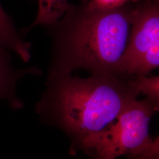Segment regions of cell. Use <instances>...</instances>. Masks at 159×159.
Returning a JSON list of instances; mask_svg holds the SVG:
<instances>
[{
  "instance_id": "4",
  "label": "cell",
  "mask_w": 159,
  "mask_h": 159,
  "mask_svg": "<svg viewBox=\"0 0 159 159\" xmlns=\"http://www.w3.org/2000/svg\"><path fill=\"white\" fill-rule=\"evenodd\" d=\"M159 66V0L135 4L130 35L116 74L148 75Z\"/></svg>"
},
{
  "instance_id": "6",
  "label": "cell",
  "mask_w": 159,
  "mask_h": 159,
  "mask_svg": "<svg viewBox=\"0 0 159 159\" xmlns=\"http://www.w3.org/2000/svg\"><path fill=\"white\" fill-rule=\"evenodd\" d=\"M0 44L15 53L25 63L31 59V44L25 41L11 17L0 4Z\"/></svg>"
},
{
  "instance_id": "8",
  "label": "cell",
  "mask_w": 159,
  "mask_h": 159,
  "mask_svg": "<svg viewBox=\"0 0 159 159\" xmlns=\"http://www.w3.org/2000/svg\"><path fill=\"white\" fill-rule=\"evenodd\" d=\"M131 84L140 94L146 96V98L159 108V76L138 75L131 78Z\"/></svg>"
},
{
  "instance_id": "7",
  "label": "cell",
  "mask_w": 159,
  "mask_h": 159,
  "mask_svg": "<svg viewBox=\"0 0 159 159\" xmlns=\"http://www.w3.org/2000/svg\"><path fill=\"white\" fill-rule=\"evenodd\" d=\"M38 12L31 25L21 29L23 37L38 25L43 27L56 22L63 17L70 5L68 0H37Z\"/></svg>"
},
{
  "instance_id": "10",
  "label": "cell",
  "mask_w": 159,
  "mask_h": 159,
  "mask_svg": "<svg viewBox=\"0 0 159 159\" xmlns=\"http://www.w3.org/2000/svg\"><path fill=\"white\" fill-rule=\"evenodd\" d=\"M128 159H159L158 153H142L131 156Z\"/></svg>"
},
{
  "instance_id": "3",
  "label": "cell",
  "mask_w": 159,
  "mask_h": 159,
  "mask_svg": "<svg viewBox=\"0 0 159 159\" xmlns=\"http://www.w3.org/2000/svg\"><path fill=\"white\" fill-rule=\"evenodd\" d=\"M159 111L148 98L133 100L84 152L93 159H116L144 152L159 143L149 134L150 121Z\"/></svg>"
},
{
  "instance_id": "1",
  "label": "cell",
  "mask_w": 159,
  "mask_h": 159,
  "mask_svg": "<svg viewBox=\"0 0 159 159\" xmlns=\"http://www.w3.org/2000/svg\"><path fill=\"white\" fill-rule=\"evenodd\" d=\"M131 78L111 73L88 78L47 74L46 90L35 111L43 123L70 138V153L84 152L140 94Z\"/></svg>"
},
{
  "instance_id": "2",
  "label": "cell",
  "mask_w": 159,
  "mask_h": 159,
  "mask_svg": "<svg viewBox=\"0 0 159 159\" xmlns=\"http://www.w3.org/2000/svg\"><path fill=\"white\" fill-rule=\"evenodd\" d=\"M89 0L71 4L63 17L44 26L51 41L47 74L116 71L130 35L136 2L112 10L93 9Z\"/></svg>"
},
{
  "instance_id": "9",
  "label": "cell",
  "mask_w": 159,
  "mask_h": 159,
  "mask_svg": "<svg viewBox=\"0 0 159 159\" xmlns=\"http://www.w3.org/2000/svg\"><path fill=\"white\" fill-rule=\"evenodd\" d=\"M139 1L140 0H89V7L93 9L112 10Z\"/></svg>"
},
{
  "instance_id": "11",
  "label": "cell",
  "mask_w": 159,
  "mask_h": 159,
  "mask_svg": "<svg viewBox=\"0 0 159 159\" xmlns=\"http://www.w3.org/2000/svg\"></svg>"
},
{
  "instance_id": "5",
  "label": "cell",
  "mask_w": 159,
  "mask_h": 159,
  "mask_svg": "<svg viewBox=\"0 0 159 159\" xmlns=\"http://www.w3.org/2000/svg\"><path fill=\"white\" fill-rule=\"evenodd\" d=\"M11 51L0 44V100L6 101L13 110L24 106V102L17 96V83L27 75L39 76L42 74L37 67H16L12 63Z\"/></svg>"
}]
</instances>
